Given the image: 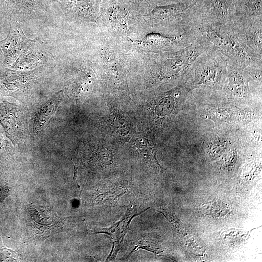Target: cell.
Here are the masks:
<instances>
[{"instance_id": "obj_15", "label": "cell", "mask_w": 262, "mask_h": 262, "mask_svg": "<svg viewBox=\"0 0 262 262\" xmlns=\"http://www.w3.org/2000/svg\"><path fill=\"white\" fill-rule=\"evenodd\" d=\"M74 176H73V179L75 180V181L76 182L77 187L79 189V190L80 191V196L81 192V187H80V185H79V184L78 183V181H77V180L78 167H76L74 165Z\"/></svg>"}, {"instance_id": "obj_4", "label": "cell", "mask_w": 262, "mask_h": 262, "mask_svg": "<svg viewBox=\"0 0 262 262\" xmlns=\"http://www.w3.org/2000/svg\"><path fill=\"white\" fill-rule=\"evenodd\" d=\"M200 109L205 115L224 130L237 129L256 121L257 116L252 109L240 108L232 103L221 105L203 104Z\"/></svg>"}, {"instance_id": "obj_9", "label": "cell", "mask_w": 262, "mask_h": 262, "mask_svg": "<svg viewBox=\"0 0 262 262\" xmlns=\"http://www.w3.org/2000/svg\"><path fill=\"white\" fill-rule=\"evenodd\" d=\"M0 123L7 137L15 142L21 131L18 107L7 101L0 103Z\"/></svg>"}, {"instance_id": "obj_5", "label": "cell", "mask_w": 262, "mask_h": 262, "mask_svg": "<svg viewBox=\"0 0 262 262\" xmlns=\"http://www.w3.org/2000/svg\"><path fill=\"white\" fill-rule=\"evenodd\" d=\"M29 225L34 235L40 239L64 231L69 218L59 217L55 212L41 207L29 208Z\"/></svg>"}, {"instance_id": "obj_14", "label": "cell", "mask_w": 262, "mask_h": 262, "mask_svg": "<svg viewBox=\"0 0 262 262\" xmlns=\"http://www.w3.org/2000/svg\"><path fill=\"white\" fill-rule=\"evenodd\" d=\"M9 190L4 186L0 185V204H2L8 195Z\"/></svg>"}, {"instance_id": "obj_11", "label": "cell", "mask_w": 262, "mask_h": 262, "mask_svg": "<svg viewBox=\"0 0 262 262\" xmlns=\"http://www.w3.org/2000/svg\"><path fill=\"white\" fill-rule=\"evenodd\" d=\"M63 94L59 92L42 103L37 108L34 116L33 131L38 133L49 123L61 102Z\"/></svg>"}, {"instance_id": "obj_12", "label": "cell", "mask_w": 262, "mask_h": 262, "mask_svg": "<svg viewBox=\"0 0 262 262\" xmlns=\"http://www.w3.org/2000/svg\"><path fill=\"white\" fill-rule=\"evenodd\" d=\"M233 143L229 135L220 131L210 132L204 141L207 153L212 157L220 155Z\"/></svg>"}, {"instance_id": "obj_7", "label": "cell", "mask_w": 262, "mask_h": 262, "mask_svg": "<svg viewBox=\"0 0 262 262\" xmlns=\"http://www.w3.org/2000/svg\"><path fill=\"white\" fill-rule=\"evenodd\" d=\"M195 4L181 2L157 7L152 11L150 17L156 25L188 26L190 10Z\"/></svg>"}, {"instance_id": "obj_6", "label": "cell", "mask_w": 262, "mask_h": 262, "mask_svg": "<svg viewBox=\"0 0 262 262\" xmlns=\"http://www.w3.org/2000/svg\"><path fill=\"white\" fill-rule=\"evenodd\" d=\"M202 10L196 14L212 22L233 27L240 22L231 0H206Z\"/></svg>"}, {"instance_id": "obj_10", "label": "cell", "mask_w": 262, "mask_h": 262, "mask_svg": "<svg viewBox=\"0 0 262 262\" xmlns=\"http://www.w3.org/2000/svg\"><path fill=\"white\" fill-rule=\"evenodd\" d=\"M236 28L245 44L262 58V21H240Z\"/></svg>"}, {"instance_id": "obj_8", "label": "cell", "mask_w": 262, "mask_h": 262, "mask_svg": "<svg viewBox=\"0 0 262 262\" xmlns=\"http://www.w3.org/2000/svg\"><path fill=\"white\" fill-rule=\"evenodd\" d=\"M144 211L137 212L136 210L133 208L128 209L124 218L112 226L101 228L99 231L95 233H104L109 235L112 242L111 251L108 255L107 261H114L119 251L124 236L127 231L130 223L135 216L141 214Z\"/></svg>"}, {"instance_id": "obj_2", "label": "cell", "mask_w": 262, "mask_h": 262, "mask_svg": "<svg viewBox=\"0 0 262 262\" xmlns=\"http://www.w3.org/2000/svg\"><path fill=\"white\" fill-rule=\"evenodd\" d=\"M228 62L226 57L212 47L196 59L183 81L191 91L196 89L221 91Z\"/></svg>"}, {"instance_id": "obj_1", "label": "cell", "mask_w": 262, "mask_h": 262, "mask_svg": "<svg viewBox=\"0 0 262 262\" xmlns=\"http://www.w3.org/2000/svg\"><path fill=\"white\" fill-rule=\"evenodd\" d=\"M188 24L198 39L208 42L229 60L247 66H262V58L245 44L236 27L212 22L195 13Z\"/></svg>"}, {"instance_id": "obj_16", "label": "cell", "mask_w": 262, "mask_h": 262, "mask_svg": "<svg viewBox=\"0 0 262 262\" xmlns=\"http://www.w3.org/2000/svg\"><path fill=\"white\" fill-rule=\"evenodd\" d=\"M4 139L2 135L0 134V146H2L3 144Z\"/></svg>"}, {"instance_id": "obj_3", "label": "cell", "mask_w": 262, "mask_h": 262, "mask_svg": "<svg viewBox=\"0 0 262 262\" xmlns=\"http://www.w3.org/2000/svg\"><path fill=\"white\" fill-rule=\"evenodd\" d=\"M262 67L247 66L228 60L227 73L222 90L231 103L245 102L251 94L250 83L262 84Z\"/></svg>"}, {"instance_id": "obj_13", "label": "cell", "mask_w": 262, "mask_h": 262, "mask_svg": "<svg viewBox=\"0 0 262 262\" xmlns=\"http://www.w3.org/2000/svg\"><path fill=\"white\" fill-rule=\"evenodd\" d=\"M110 19L115 26L122 29L126 28L127 14L120 7H115L110 10Z\"/></svg>"}]
</instances>
